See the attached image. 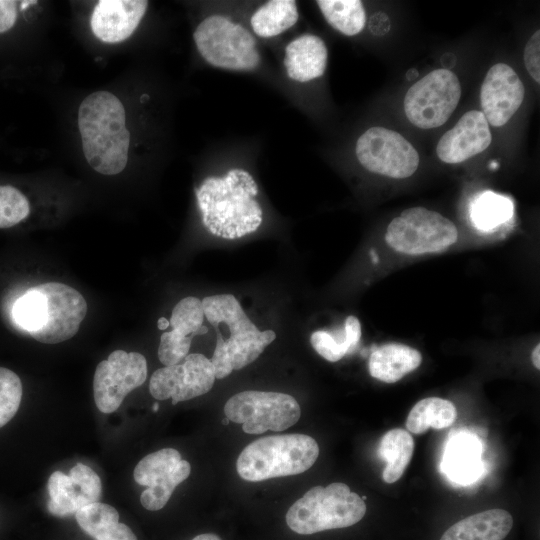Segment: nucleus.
Wrapping results in <instances>:
<instances>
[{
	"instance_id": "nucleus-1",
	"label": "nucleus",
	"mask_w": 540,
	"mask_h": 540,
	"mask_svg": "<svg viewBox=\"0 0 540 540\" xmlns=\"http://www.w3.org/2000/svg\"><path fill=\"white\" fill-rule=\"evenodd\" d=\"M204 226L213 235L236 239L257 230L262 209L255 200L258 186L245 170L232 169L226 176L208 177L195 190Z\"/></svg>"
},
{
	"instance_id": "nucleus-2",
	"label": "nucleus",
	"mask_w": 540,
	"mask_h": 540,
	"mask_svg": "<svg viewBox=\"0 0 540 540\" xmlns=\"http://www.w3.org/2000/svg\"><path fill=\"white\" fill-rule=\"evenodd\" d=\"M87 313L79 291L59 283H43L27 290L13 306V319L21 329L45 344L72 338Z\"/></svg>"
},
{
	"instance_id": "nucleus-3",
	"label": "nucleus",
	"mask_w": 540,
	"mask_h": 540,
	"mask_svg": "<svg viewBox=\"0 0 540 540\" xmlns=\"http://www.w3.org/2000/svg\"><path fill=\"white\" fill-rule=\"evenodd\" d=\"M78 127L84 156L103 175H116L128 161L130 133L125 126V109L112 93L88 95L78 111Z\"/></svg>"
},
{
	"instance_id": "nucleus-4",
	"label": "nucleus",
	"mask_w": 540,
	"mask_h": 540,
	"mask_svg": "<svg viewBox=\"0 0 540 540\" xmlns=\"http://www.w3.org/2000/svg\"><path fill=\"white\" fill-rule=\"evenodd\" d=\"M204 316L211 325H226L230 336H217L211 360L215 378L222 379L255 361L272 343L273 330L260 331L232 294H216L202 300Z\"/></svg>"
},
{
	"instance_id": "nucleus-5",
	"label": "nucleus",
	"mask_w": 540,
	"mask_h": 540,
	"mask_svg": "<svg viewBox=\"0 0 540 540\" xmlns=\"http://www.w3.org/2000/svg\"><path fill=\"white\" fill-rule=\"evenodd\" d=\"M319 455L314 438L282 434L259 438L247 445L236 462L239 476L251 482L297 475L307 471Z\"/></svg>"
},
{
	"instance_id": "nucleus-6",
	"label": "nucleus",
	"mask_w": 540,
	"mask_h": 540,
	"mask_svg": "<svg viewBox=\"0 0 540 540\" xmlns=\"http://www.w3.org/2000/svg\"><path fill=\"white\" fill-rule=\"evenodd\" d=\"M366 509L360 495L335 482L308 490L288 509L286 523L292 531L309 535L352 526L364 517Z\"/></svg>"
},
{
	"instance_id": "nucleus-7",
	"label": "nucleus",
	"mask_w": 540,
	"mask_h": 540,
	"mask_svg": "<svg viewBox=\"0 0 540 540\" xmlns=\"http://www.w3.org/2000/svg\"><path fill=\"white\" fill-rule=\"evenodd\" d=\"M193 38L200 55L213 67L250 71L261 62L254 36L226 15L207 16L196 27Z\"/></svg>"
},
{
	"instance_id": "nucleus-8",
	"label": "nucleus",
	"mask_w": 540,
	"mask_h": 540,
	"mask_svg": "<svg viewBox=\"0 0 540 540\" xmlns=\"http://www.w3.org/2000/svg\"><path fill=\"white\" fill-rule=\"evenodd\" d=\"M458 239L452 221L424 207L404 210L388 225L385 241L397 252L423 255L446 250Z\"/></svg>"
},
{
	"instance_id": "nucleus-9",
	"label": "nucleus",
	"mask_w": 540,
	"mask_h": 540,
	"mask_svg": "<svg viewBox=\"0 0 540 540\" xmlns=\"http://www.w3.org/2000/svg\"><path fill=\"white\" fill-rule=\"evenodd\" d=\"M230 421L241 424L248 434L284 431L301 416L297 400L285 393L247 390L230 397L224 406Z\"/></svg>"
},
{
	"instance_id": "nucleus-10",
	"label": "nucleus",
	"mask_w": 540,
	"mask_h": 540,
	"mask_svg": "<svg viewBox=\"0 0 540 540\" xmlns=\"http://www.w3.org/2000/svg\"><path fill=\"white\" fill-rule=\"evenodd\" d=\"M461 97L458 77L446 68L436 69L413 84L404 98L408 120L421 129L443 125Z\"/></svg>"
},
{
	"instance_id": "nucleus-11",
	"label": "nucleus",
	"mask_w": 540,
	"mask_h": 540,
	"mask_svg": "<svg viewBox=\"0 0 540 540\" xmlns=\"http://www.w3.org/2000/svg\"><path fill=\"white\" fill-rule=\"evenodd\" d=\"M356 156L370 172L403 179L418 168L419 155L400 133L384 127H371L357 140Z\"/></svg>"
},
{
	"instance_id": "nucleus-12",
	"label": "nucleus",
	"mask_w": 540,
	"mask_h": 540,
	"mask_svg": "<svg viewBox=\"0 0 540 540\" xmlns=\"http://www.w3.org/2000/svg\"><path fill=\"white\" fill-rule=\"evenodd\" d=\"M147 378V361L138 352L113 351L101 361L93 378V394L102 413L116 411L124 398Z\"/></svg>"
},
{
	"instance_id": "nucleus-13",
	"label": "nucleus",
	"mask_w": 540,
	"mask_h": 540,
	"mask_svg": "<svg viewBox=\"0 0 540 540\" xmlns=\"http://www.w3.org/2000/svg\"><path fill=\"white\" fill-rule=\"evenodd\" d=\"M190 463L174 448H163L146 455L136 465L134 480L147 488L141 493L142 506L150 511L162 509L176 486L188 478Z\"/></svg>"
},
{
	"instance_id": "nucleus-14",
	"label": "nucleus",
	"mask_w": 540,
	"mask_h": 540,
	"mask_svg": "<svg viewBox=\"0 0 540 540\" xmlns=\"http://www.w3.org/2000/svg\"><path fill=\"white\" fill-rule=\"evenodd\" d=\"M211 360L203 354H188L181 362L157 369L149 382L150 394L158 400L172 399V404L206 394L215 382Z\"/></svg>"
},
{
	"instance_id": "nucleus-15",
	"label": "nucleus",
	"mask_w": 540,
	"mask_h": 540,
	"mask_svg": "<svg viewBox=\"0 0 540 540\" xmlns=\"http://www.w3.org/2000/svg\"><path fill=\"white\" fill-rule=\"evenodd\" d=\"M50 514L65 517L79 509L98 502L102 493L100 477L89 466L77 463L69 475L62 471L53 472L48 479Z\"/></svg>"
},
{
	"instance_id": "nucleus-16",
	"label": "nucleus",
	"mask_w": 540,
	"mask_h": 540,
	"mask_svg": "<svg viewBox=\"0 0 540 540\" xmlns=\"http://www.w3.org/2000/svg\"><path fill=\"white\" fill-rule=\"evenodd\" d=\"M524 94L522 81L509 65H493L480 91L481 112L488 124L495 127L506 124L521 106Z\"/></svg>"
},
{
	"instance_id": "nucleus-17",
	"label": "nucleus",
	"mask_w": 540,
	"mask_h": 540,
	"mask_svg": "<svg viewBox=\"0 0 540 540\" xmlns=\"http://www.w3.org/2000/svg\"><path fill=\"white\" fill-rule=\"evenodd\" d=\"M204 318L202 300L196 297L183 298L174 306L169 320L172 331L161 335L158 347V358L164 366L181 362L188 355L192 338L208 332Z\"/></svg>"
},
{
	"instance_id": "nucleus-18",
	"label": "nucleus",
	"mask_w": 540,
	"mask_h": 540,
	"mask_svg": "<svg viewBox=\"0 0 540 540\" xmlns=\"http://www.w3.org/2000/svg\"><path fill=\"white\" fill-rule=\"evenodd\" d=\"M491 140L489 124L483 113L470 110L440 138L436 152L443 162L456 164L483 152Z\"/></svg>"
},
{
	"instance_id": "nucleus-19",
	"label": "nucleus",
	"mask_w": 540,
	"mask_h": 540,
	"mask_svg": "<svg viewBox=\"0 0 540 540\" xmlns=\"http://www.w3.org/2000/svg\"><path fill=\"white\" fill-rule=\"evenodd\" d=\"M147 7L145 0H101L91 15L92 32L103 42H121L135 31Z\"/></svg>"
},
{
	"instance_id": "nucleus-20",
	"label": "nucleus",
	"mask_w": 540,
	"mask_h": 540,
	"mask_svg": "<svg viewBox=\"0 0 540 540\" xmlns=\"http://www.w3.org/2000/svg\"><path fill=\"white\" fill-rule=\"evenodd\" d=\"M452 431L445 447L441 469L452 481L469 484L482 472L481 441L471 431Z\"/></svg>"
},
{
	"instance_id": "nucleus-21",
	"label": "nucleus",
	"mask_w": 540,
	"mask_h": 540,
	"mask_svg": "<svg viewBox=\"0 0 540 540\" xmlns=\"http://www.w3.org/2000/svg\"><path fill=\"white\" fill-rule=\"evenodd\" d=\"M328 51L324 41L313 34L292 40L285 48L284 65L290 79L308 82L322 76L327 67Z\"/></svg>"
},
{
	"instance_id": "nucleus-22",
	"label": "nucleus",
	"mask_w": 540,
	"mask_h": 540,
	"mask_svg": "<svg viewBox=\"0 0 540 540\" xmlns=\"http://www.w3.org/2000/svg\"><path fill=\"white\" fill-rule=\"evenodd\" d=\"M512 526L513 518L508 511L490 509L456 522L440 540H504Z\"/></svg>"
},
{
	"instance_id": "nucleus-23",
	"label": "nucleus",
	"mask_w": 540,
	"mask_h": 540,
	"mask_svg": "<svg viewBox=\"0 0 540 540\" xmlns=\"http://www.w3.org/2000/svg\"><path fill=\"white\" fill-rule=\"evenodd\" d=\"M422 362L421 353L407 345L389 343L376 348L369 357L368 369L372 377L395 383L412 372Z\"/></svg>"
},
{
	"instance_id": "nucleus-24",
	"label": "nucleus",
	"mask_w": 540,
	"mask_h": 540,
	"mask_svg": "<svg viewBox=\"0 0 540 540\" xmlns=\"http://www.w3.org/2000/svg\"><path fill=\"white\" fill-rule=\"evenodd\" d=\"M80 528L95 540H137L133 531L119 522L118 511L105 503L89 504L75 513Z\"/></svg>"
},
{
	"instance_id": "nucleus-25",
	"label": "nucleus",
	"mask_w": 540,
	"mask_h": 540,
	"mask_svg": "<svg viewBox=\"0 0 540 540\" xmlns=\"http://www.w3.org/2000/svg\"><path fill=\"white\" fill-rule=\"evenodd\" d=\"M414 452V439L404 429H391L384 434L379 445V455L386 461L383 481L392 484L399 480Z\"/></svg>"
},
{
	"instance_id": "nucleus-26",
	"label": "nucleus",
	"mask_w": 540,
	"mask_h": 540,
	"mask_svg": "<svg viewBox=\"0 0 540 540\" xmlns=\"http://www.w3.org/2000/svg\"><path fill=\"white\" fill-rule=\"evenodd\" d=\"M299 18L293 0H271L261 5L251 16L254 33L262 38L275 37L294 26Z\"/></svg>"
},
{
	"instance_id": "nucleus-27",
	"label": "nucleus",
	"mask_w": 540,
	"mask_h": 540,
	"mask_svg": "<svg viewBox=\"0 0 540 540\" xmlns=\"http://www.w3.org/2000/svg\"><path fill=\"white\" fill-rule=\"evenodd\" d=\"M457 418L455 405L446 399L428 397L417 402L410 410L406 427L414 434H423L429 428L443 429L451 426Z\"/></svg>"
},
{
	"instance_id": "nucleus-28",
	"label": "nucleus",
	"mask_w": 540,
	"mask_h": 540,
	"mask_svg": "<svg viewBox=\"0 0 540 540\" xmlns=\"http://www.w3.org/2000/svg\"><path fill=\"white\" fill-rule=\"evenodd\" d=\"M513 208L510 198L485 191L476 196L470 205L471 222L482 232H492L512 218Z\"/></svg>"
},
{
	"instance_id": "nucleus-29",
	"label": "nucleus",
	"mask_w": 540,
	"mask_h": 540,
	"mask_svg": "<svg viewBox=\"0 0 540 540\" xmlns=\"http://www.w3.org/2000/svg\"><path fill=\"white\" fill-rule=\"evenodd\" d=\"M317 5L330 26L346 36L360 33L366 12L359 0H318Z\"/></svg>"
},
{
	"instance_id": "nucleus-30",
	"label": "nucleus",
	"mask_w": 540,
	"mask_h": 540,
	"mask_svg": "<svg viewBox=\"0 0 540 540\" xmlns=\"http://www.w3.org/2000/svg\"><path fill=\"white\" fill-rule=\"evenodd\" d=\"M315 351L330 362H337L356 347L347 336L344 327L336 331H315L310 337Z\"/></svg>"
},
{
	"instance_id": "nucleus-31",
	"label": "nucleus",
	"mask_w": 540,
	"mask_h": 540,
	"mask_svg": "<svg viewBox=\"0 0 540 540\" xmlns=\"http://www.w3.org/2000/svg\"><path fill=\"white\" fill-rule=\"evenodd\" d=\"M29 213L30 204L22 192L13 186L0 185V229L15 226Z\"/></svg>"
},
{
	"instance_id": "nucleus-32",
	"label": "nucleus",
	"mask_w": 540,
	"mask_h": 540,
	"mask_svg": "<svg viewBox=\"0 0 540 540\" xmlns=\"http://www.w3.org/2000/svg\"><path fill=\"white\" fill-rule=\"evenodd\" d=\"M22 383L16 373L0 367V428L17 413L22 399Z\"/></svg>"
},
{
	"instance_id": "nucleus-33",
	"label": "nucleus",
	"mask_w": 540,
	"mask_h": 540,
	"mask_svg": "<svg viewBox=\"0 0 540 540\" xmlns=\"http://www.w3.org/2000/svg\"><path fill=\"white\" fill-rule=\"evenodd\" d=\"M540 30H537L527 42L524 49V63L532 78L540 82Z\"/></svg>"
},
{
	"instance_id": "nucleus-34",
	"label": "nucleus",
	"mask_w": 540,
	"mask_h": 540,
	"mask_svg": "<svg viewBox=\"0 0 540 540\" xmlns=\"http://www.w3.org/2000/svg\"><path fill=\"white\" fill-rule=\"evenodd\" d=\"M17 18V2L0 0V33L13 27Z\"/></svg>"
},
{
	"instance_id": "nucleus-35",
	"label": "nucleus",
	"mask_w": 540,
	"mask_h": 540,
	"mask_svg": "<svg viewBox=\"0 0 540 540\" xmlns=\"http://www.w3.org/2000/svg\"><path fill=\"white\" fill-rule=\"evenodd\" d=\"M540 345L537 344L532 351V363L536 369H540Z\"/></svg>"
},
{
	"instance_id": "nucleus-36",
	"label": "nucleus",
	"mask_w": 540,
	"mask_h": 540,
	"mask_svg": "<svg viewBox=\"0 0 540 540\" xmlns=\"http://www.w3.org/2000/svg\"><path fill=\"white\" fill-rule=\"evenodd\" d=\"M192 540H221V538L212 533H205L195 536Z\"/></svg>"
},
{
	"instance_id": "nucleus-37",
	"label": "nucleus",
	"mask_w": 540,
	"mask_h": 540,
	"mask_svg": "<svg viewBox=\"0 0 540 540\" xmlns=\"http://www.w3.org/2000/svg\"><path fill=\"white\" fill-rule=\"evenodd\" d=\"M170 326L169 320L165 317H160L157 321V327L159 330H165Z\"/></svg>"
},
{
	"instance_id": "nucleus-38",
	"label": "nucleus",
	"mask_w": 540,
	"mask_h": 540,
	"mask_svg": "<svg viewBox=\"0 0 540 540\" xmlns=\"http://www.w3.org/2000/svg\"><path fill=\"white\" fill-rule=\"evenodd\" d=\"M418 75V72L414 69L407 72V79L413 80Z\"/></svg>"
},
{
	"instance_id": "nucleus-39",
	"label": "nucleus",
	"mask_w": 540,
	"mask_h": 540,
	"mask_svg": "<svg viewBox=\"0 0 540 540\" xmlns=\"http://www.w3.org/2000/svg\"><path fill=\"white\" fill-rule=\"evenodd\" d=\"M35 3H37V1H22V2L20 3V8H21L22 10H24V9H25L26 7H28L29 5H32V4H35Z\"/></svg>"
},
{
	"instance_id": "nucleus-40",
	"label": "nucleus",
	"mask_w": 540,
	"mask_h": 540,
	"mask_svg": "<svg viewBox=\"0 0 540 540\" xmlns=\"http://www.w3.org/2000/svg\"><path fill=\"white\" fill-rule=\"evenodd\" d=\"M229 422H230V420H229L227 417H225V418L222 420V423H223L224 425H227Z\"/></svg>"
},
{
	"instance_id": "nucleus-41",
	"label": "nucleus",
	"mask_w": 540,
	"mask_h": 540,
	"mask_svg": "<svg viewBox=\"0 0 540 540\" xmlns=\"http://www.w3.org/2000/svg\"><path fill=\"white\" fill-rule=\"evenodd\" d=\"M159 409L158 403L153 404V411H157Z\"/></svg>"
}]
</instances>
